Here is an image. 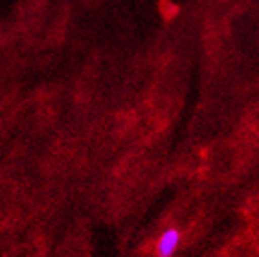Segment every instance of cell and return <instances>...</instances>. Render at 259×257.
<instances>
[{
	"label": "cell",
	"instance_id": "6da1fadb",
	"mask_svg": "<svg viewBox=\"0 0 259 257\" xmlns=\"http://www.w3.org/2000/svg\"><path fill=\"white\" fill-rule=\"evenodd\" d=\"M179 242H180V233L177 228L165 230L162 233V237L158 239V242H156V253H158V257H171L177 252Z\"/></svg>",
	"mask_w": 259,
	"mask_h": 257
}]
</instances>
